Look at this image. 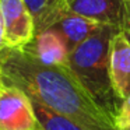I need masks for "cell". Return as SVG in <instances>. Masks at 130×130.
I'll use <instances>...</instances> for the list:
<instances>
[{"mask_svg": "<svg viewBox=\"0 0 130 130\" xmlns=\"http://www.w3.org/2000/svg\"><path fill=\"white\" fill-rule=\"evenodd\" d=\"M0 80L94 130H118L113 118L96 104L70 66L43 63L27 46L0 53Z\"/></svg>", "mask_w": 130, "mask_h": 130, "instance_id": "cell-1", "label": "cell"}, {"mask_svg": "<svg viewBox=\"0 0 130 130\" xmlns=\"http://www.w3.org/2000/svg\"><path fill=\"white\" fill-rule=\"evenodd\" d=\"M122 31L113 25H102L90 38L70 52L69 66L95 102L115 120L122 99L116 95L110 81L109 53L115 34Z\"/></svg>", "mask_w": 130, "mask_h": 130, "instance_id": "cell-2", "label": "cell"}, {"mask_svg": "<svg viewBox=\"0 0 130 130\" xmlns=\"http://www.w3.org/2000/svg\"><path fill=\"white\" fill-rule=\"evenodd\" d=\"M39 127L31 98L0 80V130H37Z\"/></svg>", "mask_w": 130, "mask_h": 130, "instance_id": "cell-3", "label": "cell"}, {"mask_svg": "<svg viewBox=\"0 0 130 130\" xmlns=\"http://www.w3.org/2000/svg\"><path fill=\"white\" fill-rule=\"evenodd\" d=\"M0 18L7 48H24L35 38L34 17L24 0H0Z\"/></svg>", "mask_w": 130, "mask_h": 130, "instance_id": "cell-4", "label": "cell"}, {"mask_svg": "<svg viewBox=\"0 0 130 130\" xmlns=\"http://www.w3.org/2000/svg\"><path fill=\"white\" fill-rule=\"evenodd\" d=\"M66 10L101 24H108L123 29L124 0H63Z\"/></svg>", "mask_w": 130, "mask_h": 130, "instance_id": "cell-5", "label": "cell"}, {"mask_svg": "<svg viewBox=\"0 0 130 130\" xmlns=\"http://www.w3.org/2000/svg\"><path fill=\"white\" fill-rule=\"evenodd\" d=\"M109 73L116 95L126 98L130 94V42L123 31L113 35L110 42Z\"/></svg>", "mask_w": 130, "mask_h": 130, "instance_id": "cell-6", "label": "cell"}, {"mask_svg": "<svg viewBox=\"0 0 130 130\" xmlns=\"http://www.w3.org/2000/svg\"><path fill=\"white\" fill-rule=\"evenodd\" d=\"M105 24L96 23L90 18H85L76 13H71L69 10L63 9L57 20L51 28H55L63 35L66 43L69 46V51H74L81 42H84L87 38H90L94 32H96Z\"/></svg>", "mask_w": 130, "mask_h": 130, "instance_id": "cell-7", "label": "cell"}, {"mask_svg": "<svg viewBox=\"0 0 130 130\" xmlns=\"http://www.w3.org/2000/svg\"><path fill=\"white\" fill-rule=\"evenodd\" d=\"M39 60L48 64H69L70 51L66 39L57 29L48 28L35 35L31 43L27 45Z\"/></svg>", "mask_w": 130, "mask_h": 130, "instance_id": "cell-8", "label": "cell"}, {"mask_svg": "<svg viewBox=\"0 0 130 130\" xmlns=\"http://www.w3.org/2000/svg\"><path fill=\"white\" fill-rule=\"evenodd\" d=\"M31 102L41 130H94L70 116H66L45 106L38 101L31 99Z\"/></svg>", "mask_w": 130, "mask_h": 130, "instance_id": "cell-9", "label": "cell"}, {"mask_svg": "<svg viewBox=\"0 0 130 130\" xmlns=\"http://www.w3.org/2000/svg\"><path fill=\"white\" fill-rule=\"evenodd\" d=\"M34 17L35 35L51 28L64 9L63 0H24Z\"/></svg>", "mask_w": 130, "mask_h": 130, "instance_id": "cell-10", "label": "cell"}, {"mask_svg": "<svg viewBox=\"0 0 130 130\" xmlns=\"http://www.w3.org/2000/svg\"><path fill=\"white\" fill-rule=\"evenodd\" d=\"M115 124L116 129H122V127H126L130 124V94L126 98L122 99L118 115L115 118Z\"/></svg>", "mask_w": 130, "mask_h": 130, "instance_id": "cell-11", "label": "cell"}, {"mask_svg": "<svg viewBox=\"0 0 130 130\" xmlns=\"http://www.w3.org/2000/svg\"><path fill=\"white\" fill-rule=\"evenodd\" d=\"M124 11H126V18H124V27L122 31L130 32V0H124Z\"/></svg>", "mask_w": 130, "mask_h": 130, "instance_id": "cell-12", "label": "cell"}, {"mask_svg": "<svg viewBox=\"0 0 130 130\" xmlns=\"http://www.w3.org/2000/svg\"><path fill=\"white\" fill-rule=\"evenodd\" d=\"M7 49L6 41H4V32H3V24H2V18H0V53Z\"/></svg>", "mask_w": 130, "mask_h": 130, "instance_id": "cell-13", "label": "cell"}, {"mask_svg": "<svg viewBox=\"0 0 130 130\" xmlns=\"http://www.w3.org/2000/svg\"><path fill=\"white\" fill-rule=\"evenodd\" d=\"M123 32H124V35L127 37V39H129V42H130V32L129 31H123Z\"/></svg>", "mask_w": 130, "mask_h": 130, "instance_id": "cell-14", "label": "cell"}, {"mask_svg": "<svg viewBox=\"0 0 130 130\" xmlns=\"http://www.w3.org/2000/svg\"><path fill=\"white\" fill-rule=\"evenodd\" d=\"M118 130H130V124L126 126V127H122V129H118Z\"/></svg>", "mask_w": 130, "mask_h": 130, "instance_id": "cell-15", "label": "cell"}, {"mask_svg": "<svg viewBox=\"0 0 130 130\" xmlns=\"http://www.w3.org/2000/svg\"><path fill=\"white\" fill-rule=\"evenodd\" d=\"M37 130H41V127H38V129H37Z\"/></svg>", "mask_w": 130, "mask_h": 130, "instance_id": "cell-16", "label": "cell"}]
</instances>
